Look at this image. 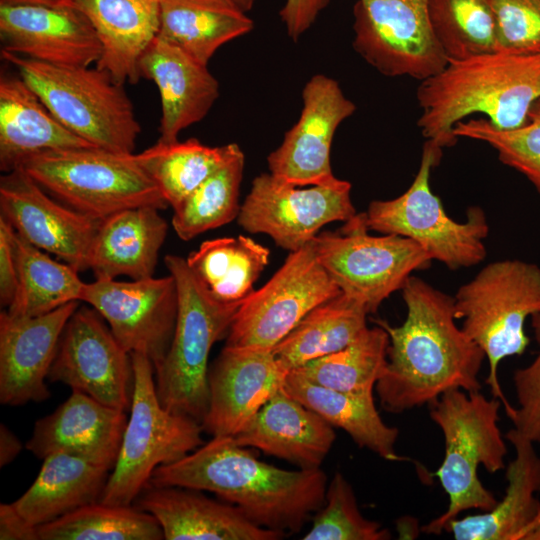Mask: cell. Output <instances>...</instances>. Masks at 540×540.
<instances>
[{"mask_svg":"<svg viewBox=\"0 0 540 540\" xmlns=\"http://www.w3.org/2000/svg\"><path fill=\"white\" fill-rule=\"evenodd\" d=\"M73 301L43 315L0 313V402L19 406L50 397L45 383L63 330L78 308Z\"/></svg>","mask_w":540,"mask_h":540,"instance_id":"obj_21","label":"cell"},{"mask_svg":"<svg viewBox=\"0 0 540 540\" xmlns=\"http://www.w3.org/2000/svg\"><path fill=\"white\" fill-rule=\"evenodd\" d=\"M233 438L240 446L259 449L300 469H318L336 434L332 425L282 387Z\"/></svg>","mask_w":540,"mask_h":540,"instance_id":"obj_25","label":"cell"},{"mask_svg":"<svg viewBox=\"0 0 540 540\" xmlns=\"http://www.w3.org/2000/svg\"><path fill=\"white\" fill-rule=\"evenodd\" d=\"M455 137L485 142L499 160L524 175L540 194V98L531 106L527 122L521 127L501 130L486 118L458 122Z\"/></svg>","mask_w":540,"mask_h":540,"instance_id":"obj_41","label":"cell"},{"mask_svg":"<svg viewBox=\"0 0 540 540\" xmlns=\"http://www.w3.org/2000/svg\"><path fill=\"white\" fill-rule=\"evenodd\" d=\"M244 165L239 150L173 208L172 226L180 239L189 241L238 217Z\"/></svg>","mask_w":540,"mask_h":540,"instance_id":"obj_39","label":"cell"},{"mask_svg":"<svg viewBox=\"0 0 540 540\" xmlns=\"http://www.w3.org/2000/svg\"><path fill=\"white\" fill-rule=\"evenodd\" d=\"M496 23V51L540 54V0H490Z\"/></svg>","mask_w":540,"mask_h":540,"instance_id":"obj_43","label":"cell"},{"mask_svg":"<svg viewBox=\"0 0 540 540\" xmlns=\"http://www.w3.org/2000/svg\"><path fill=\"white\" fill-rule=\"evenodd\" d=\"M94 27L102 45L96 67L119 84H135L139 60L158 35L159 0H73Z\"/></svg>","mask_w":540,"mask_h":540,"instance_id":"obj_28","label":"cell"},{"mask_svg":"<svg viewBox=\"0 0 540 540\" xmlns=\"http://www.w3.org/2000/svg\"><path fill=\"white\" fill-rule=\"evenodd\" d=\"M351 183L336 178L328 184L296 186L270 173L254 178L241 205L238 224L250 233L269 235L276 245L297 251L319 230L356 214Z\"/></svg>","mask_w":540,"mask_h":540,"instance_id":"obj_14","label":"cell"},{"mask_svg":"<svg viewBox=\"0 0 540 540\" xmlns=\"http://www.w3.org/2000/svg\"><path fill=\"white\" fill-rule=\"evenodd\" d=\"M530 318L539 350L528 365L513 374L517 406L509 418L513 428L534 444H540V311Z\"/></svg>","mask_w":540,"mask_h":540,"instance_id":"obj_44","label":"cell"},{"mask_svg":"<svg viewBox=\"0 0 540 540\" xmlns=\"http://www.w3.org/2000/svg\"><path fill=\"white\" fill-rule=\"evenodd\" d=\"M453 298L462 329L488 361L486 383L509 417L514 407L501 389L498 367L505 358L522 354L530 343L524 326L540 311V267L517 259L493 261L461 285Z\"/></svg>","mask_w":540,"mask_h":540,"instance_id":"obj_7","label":"cell"},{"mask_svg":"<svg viewBox=\"0 0 540 540\" xmlns=\"http://www.w3.org/2000/svg\"><path fill=\"white\" fill-rule=\"evenodd\" d=\"M428 17L448 62L496 51V23L490 0H428Z\"/></svg>","mask_w":540,"mask_h":540,"instance_id":"obj_40","label":"cell"},{"mask_svg":"<svg viewBox=\"0 0 540 540\" xmlns=\"http://www.w3.org/2000/svg\"><path fill=\"white\" fill-rule=\"evenodd\" d=\"M270 250L250 237H222L202 242L186 262L208 291L225 303H242L269 263Z\"/></svg>","mask_w":540,"mask_h":540,"instance_id":"obj_34","label":"cell"},{"mask_svg":"<svg viewBox=\"0 0 540 540\" xmlns=\"http://www.w3.org/2000/svg\"><path fill=\"white\" fill-rule=\"evenodd\" d=\"M13 235V227L0 216V302L5 307L12 303L18 285Z\"/></svg>","mask_w":540,"mask_h":540,"instance_id":"obj_46","label":"cell"},{"mask_svg":"<svg viewBox=\"0 0 540 540\" xmlns=\"http://www.w3.org/2000/svg\"><path fill=\"white\" fill-rule=\"evenodd\" d=\"M340 292L311 241L290 252L271 279L241 303L225 345L273 350L306 314Z\"/></svg>","mask_w":540,"mask_h":540,"instance_id":"obj_12","label":"cell"},{"mask_svg":"<svg viewBox=\"0 0 540 540\" xmlns=\"http://www.w3.org/2000/svg\"><path fill=\"white\" fill-rule=\"evenodd\" d=\"M73 0H0V4H27L44 6H72Z\"/></svg>","mask_w":540,"mask_h":540,"instance_id":"obj_49","label":"cell"},{"mask_svg":"<svg viewBox=\"0 0 540 540\" xmlns=\"http://www.w3.org/2000/svg\"><path fill=\"white\" fill-rule=\"evenodd\" d=\"M39 540H161L163 530L150 513L132 505L102 502L80 507L37 527Z\"/></svg>","mask_w":540,"mask_h":540,"instance_id":"obj_38","label":"cell"},{"mask_svg":"<svg viewBox=\"0 0 540 540\" xmlns=\"http://www.w3.org/2000/svg\"><path fill=\"white\" fill-rule=\"evenodd\" d=\"M441 157L442 150L426 141L412 184L394 199L372 201L365 212L366 221L370 230L409 238L432 261L458 270L485 259L484 240L489 234V224L479 206L468 208L464 222L448 216L430 186L431 170L440 163Z\"/></svg>","mask_w":540,"mask_h":540,"instance_id":"obj_10","label":"cell"},{"mask_svg":"<svg viewBox=\"0 0 540 540\" xmlns=\"http://www.w3.org/2000/svg\"><path fill=\"white\" fill-rule=\"evenodd\" d=\"M130 355L131 414L100 500L110 505H131L157 467L176 462L203 444L200 422L161 405L149 357L140 352Z\"/></svg>","mask_w":540,"mask_h":540,"instance_id":"obj_9","label":"cell"},{"mask_svg":"<svg viewBox=\"0 0 540 540\" xmlns=\"http://www.w3.org/2000/svg\"><path fill=\"white\" fill-rule=\"evenodd\" d=\"M302 102L298 121L267 157L269 173L296 186L328 184L337 178L330 162L335 132L356 106L339 83L324 74L307 81Z\"/></svg>","mask_w":540,"mask_h":540,"instance_id":"obj_18","label":"cell"},{"mask_svg":"<svg viewBox=\"0 0 540 540\" xmlns=\"http://www.w3.org/2000/svg\"><path fill=\"white\" fill-rule=\"evenodd\" d=\"M330 0H285L279 11L287 35L297 41L317 20Z\"/></svg>","mask_w":540,"mask_h":540,"instance_id":"obj_45","label":"cell"},{"mask_svg":"<svg viewBox=\"0 0 540 540\" xmlns=\"http://www.w3.org/2000/svg\"><path fill=\"white\" fill-rule=\"evenodd\" d=\"M138 69L160 93L162 142L178 140L182 130L201 121L220 94L219 82L206 64L159 35L142 54Z\"/></svg>","mask_w":540,"mask_h":540,"instance_id":"obj_23","label":"cell"},{"mask_svg":"<svg viewBox=\"0 0 540 540\" xmlns=\"http://www.w3.org/2000/svg\"><path fill=\"white\" fill-rule=\"evenodd\" d=\"M109 471L79 456L51 453L43 459L33 484L13 505L29 524L38 527L99 502Z\"/></svg>","mask_w":540,"mask_h":540,"instance_id":"obj_30","label":"cell"},{"mask_svg":"<svg viewBox=\"0 0 540 540\" xmlns=\"http://www.w3.org/2000/svg\"><path fill=\"white\" fill-rule=\"evenodd\" d=\"M236 5H238L245 12H249L257 2V0H232Z\"/></svg>","mask_w":540,"mask_h":540,"instance_id":"obj_50","label":"cell"},{"mask_svg":"<svg viewBox=\"0 0 540 540\" xmlns=\"http://www.w3.org/2000/svg\"><path fill=\"white\" fill-rule=\"evenodd\" d=\"M388 333L368 326L346 347L293 369L305 379L343 392H373L387 365Z\"/></svg>","mask_w":540,"mask_h":540,"instance_id":"obj_37","label":"cell"},{"mask_svg":"<svg viewBox=\"0 0 540 540\" xmlns=\"http://www.w3.org/2000/svg\"><path fill=\"white\" fill-rule=\"evenodd\" d=\"M81 301L107 321L127 352L147 355L154 368L161 363L178 314V290L171 274L132 281L95 279L85 284Z\"/></svg>","mask_w":540,"mask_h":540,"instance_id":"obj_15","label":"cell"},{"mask_svg":"<svg viewBox=\"0 0 540 540\" xmlns=\"http://www.w3.org/2000/svg\"><path fill=\"white\" fill-rule=\"evenodd\" d=\"M365 308L340 292L306 314L274 348L288 372L349 345L366 327Z\"/></svg>","mask_w":540,"mask_h":540,"instance_id":"obj_33","label":"cell"},{"mask_svg":"<svg viewBox=\"0 0 540 540\" xmlns=\"http://www.w3.org/2000/svg\"><path fill=\"white\" fill-rule=\"evenodd\" d=\"M54 116L91 145L133 153L141 127L122 84L98 67L65 66L1 51Z\"/></svg>","mask_w":540,"mask_h":540,"instance_id":"obj_6","label":"cell"},{"mask_svg":"<svg viewBox=\"0 0 540 540\" xmlns=\"http://www.w3.org/2000/svg\"><path fill=\"white\" fill-rule=\"evenodd\" d=\"M501 404L480 390L454 389L429 405L430 418L444 438V457L434 475L448 496V507L423 526L422 532L439 535L462 512H487L497 504L480 481L478 470L483 466L493 474L505 468L507 446L498 425Z\"/></svg>","mask_w":540,"mask_h":540,"instance_id":"obj_4","label":"cell"},{"mask_svg":"<svg viewBox=\"0 0 540 540\" xmlns=\"http://www.w3.org/2000/svg\"><path fill=\"white\" fill-rule=\"evenodd\" d=\"M283 388L330 425L344 430L359 447L385 460L403 459L395 450L399 430L383 421L376 408L373 392L330 389L312 383L294 370L288 372Z\"/></svg>","mask_w":540,"mask_h":540,"instance_id":"obj_31","label":"cell"},{"mask_svg":"<svg viewBox=\"0 0 540 540\" xmlns=\"http://www.w3.org/2000/svg\"><path fill=\"white\" fill-rule=\"evenodd\" d=\"M1 540H39L37 527L29 524L13 503L0 505Z\"/></svg>","mask_w":540,"mask_h":540,"instance_id":"obj_47","label":"cell"},{"mask_svg":"<svg viewBox=\"0 0 540 540\" xmlns=\"http://www.w3.org/2000/svg\"><path fill=\"white\" fill-rule=\"evenodd\" d=\"M48 379L104 405L123 411L131 407V355L92 307L77 308L69 318Z\"/></svg>","mask_w":540,"mask_h":540,"instance_id":"obj_16","label":"cell"},{"mask_svg":"<svg viewBox=\"0 0 540 540\" xmlns=\"http://www.w3.org/2000/svg\"><path fill=\"white\" fill-rule=\"evenodd\" d=\"M353 47L388 77L419 81L448 63L429 22L428 0H356Z\"/></svg>","mask_w":540,"mask_h":540,"instance_id":"obj_13","label":"cell"},{"mask_svg":"<svg viewBox=\"0 0 540 540\" xmlns=\"http://www.w3.org/2000/svg\"><path fill=\"white\" fill-rule=\"evenodd\" d=\"M540 98V54L501 51L449 61L437 74L422 80L417 100L422 110L417 125L426 141L443 150L457 142L454 126L481 114L496 128L510 130L528 120Z\"/></svg>","mask_w":540,"mask_h":540,"instance_id":"obj_3","label":"cell"},{"mask_svg":"<svg viewBox=\"0 0 540 540\" xmlns=\"http://www.w3.org/2000/svg\"><path fill=\"white\" fill-rule=\"evenodd\" d=\"M168 224L152 206L119 211L99 225L90 256L95 279L153 277Z\"/></svg>","mask_w":540,"mask_h":540,"instance_id":"obj_29","label":"cell"},{"mask_svg":"<svg viewBox=\"0 0 540 540\" xmlns=\"http://www.w3.org/2000/svg\"><path fill=\"white\" fill-rule=\"evenodd\" d=\"M159 7L158 35L206 65L222 45L254 28L232 0H159Z\"/></svg>","mask_w":540,"mask_h":540,"instance_id":"obj_32","label":"cell"},{"mask_svg":"<svg viewBox=\"0 0 540 540\" xmlns=\"http://www.w3.org/2000/svg\"><path fill=\"white\" fill-rule=\"evenodd\" d=\"M515 450L506 469L507 488L493 509L452 520L446 532L456 540L529 539L540 527V456L515 428L506 433Z\"/></svg>","mask_w":540,"mask_h":540,"instance_id":"obj_26","label":"cell"},{"mask_svg":"<svg viewBox=\"0 0 540 540\" xmlns=\"http://www.w3.org/2000/svg\"><path fill=\"white\" fill-rule=\"evenodd\" d=\"M95 147L67 129L18 75L0 77V169L6 173L40 152Z\"/></svg>","mask_w":540,"mask_h":540,"instance_id":"obj_27","label":"cell"},{"mask_svg":"<svg viewBox=\"0 0 540 540\" xmlns=\"http://www.w3.org/2000/svg\"><path fill=\"white\" fill-rule=\"evenodd\" d=\"M365 212L356 213L336 232L325 231L312 240L316 256L340 291L361 304L368 314L401 290L432 259L409 238L369 234Z\"/></svg>","mask_w":540,"mask_h":540,"instance_id":"obj_11","label":"cell"},{"mask_svg":"<svg viewBox=\"0 0 540 540\" xmlns=\"http://www.w3.org/2000/svg\"><path fill=\"white\" fill-rule=\"evenodd\" d=\"M149 484L212 492L257 525L287 535L298 533L323 506L328 482L321 468H278L232 436H213L178 461L157 467Z\"/></svg>","mask_w":540,"mask_h":540,"instance_id":"obj_2","label":"cell"},{"mask_svg":"<svg viewBox=\"0 0 540 540\" xmlns=\"http://www.w3.org/2000/svg\"><path fill=\"white\" fill-rule=\"evenodd\" d=\"M13 244L18 285L13 301L7 307L8 313L34 317L69 302L81 301L86 283L80 279L77 270L53 260L15 230Z\"/></svg>","mask_w":540,"mask_h":540,"instance_id":"obj_36","label":"cell"},{"mask_svg":"<svg viewBox=\"0 0 540 540\" xmlns=\"http://www.w3.org/2000/svg\"><path fill=\"white\" fill-rule=\"evenodd\" d=\"M391 534L365 518L352 485L336 472L327 485L323 506L316 512L303 540H388Z\"/></svg>","mask_w":540,"mask_h":540,"instance_id":"obj_42","label":"cell"},{"mask_svg":"<svg viewBox=\"0 0 540 540\" xmlns=\"http://www.w3.org/2000/svg\"><path fill=\"white\" fill-rule=\"evenodd\" d=\"M401 290L404 322L374 320L389 337L387 365L375 386L382 407L402 413L430 405L450 390H481L478 376L486 357L457 326L453 296L414 275Z\"/></svg>","mask_w":540,"mask_h":540,"instance_id":"obj_1","label":"cell"},{"mask_svg":"<svg viewBox=\"0 0 540 540\" xmlns=\"http://www.w3.org/2000/svg\"><path fill=\"white\" fill-rule=\"evenodd\" d=\"M22 444L16 435L4 424L0 425V466L11 463L21 452Z\"/></svg>","mask_w":540,"mask_h":540,"instance_id":"obj_48","label":"cell"},{"mask_svg":"<svg viewBox=\"0 0 540 540\" xmlns=\"http://www.w3.org/2000/svg\"><path fill=\"white\" fill-rule=\"evenodd\" d=\"M20 167L52 197L99 220L125 209L169 206L134 153L97 147L49 150Z\"/></svg>","mask_w":540,"mask_h":540,"instance_id":"obj_8","label":"cell"},{"mask_svg":"<svg viewBox=\"0 0 540 540\" xmlns=\"http://www.w3.org/2000/svg\"><path fill=\"white\" fill-rule=\"evenodd\" d=\"M1 215L37 248L54 254L78 272L90 269L92 246L102 220L61 203L23 168L0 178Z\"/></svg>","mask_w":540,"mask_h":540,"instance_id":"obj_17","label":"cell"},{"mask_svg":"<svg viewBox=\"0 0 540 540\" xmlns=\"http://www.w3.org/2000/svg\"><path fill=\"white\" fill-rule=\"evenodd\" d=\"M287 374L273 350L225 345L208 372L209 405L201 422L203 431L234 437L283 387Z\"/></svg>","mask_w":540,"mask_h":540,"instance_id":"obj_20","label":"cell"},{"mask_svg":"<svg viewBox=\"0 0 540 540\" xmlns=\"http://www.w3.org/2000/svg\"><path fill=\"white\" fill-rule=\"evenodd\" d=\"M127 421L125 411L72 390L54 412L36 421L26 448L39 459L65 452L111 470Z\"/></svg>","mask_w":540,"mask_h":540,"instance_id":"obj_22","label":"cell"},{"mask_svg":"<svg viewBox=\"0 0 540 540\" xmlns=\"http://www.w3.org/2000/svg\"><path fill=\"white\" fill-rule=\"evenodd\" d=\"M136 507L153 515L166 540H279L285 534L252 522L237 506L198 490L147 484Z\"/></svg>","mask_w":540,"mask_h":540,"instance_id":"obj_24","label":"cell"},{"mask_svg":"<svg viewBox=\"0 0 540 540\" xmlns=\"http://www.w3.org/2000/svg\"><path fill=\"white\" fill-rule=\"evenodd\" d=\"M2 50L37 61L85 66L102 45L88 18L74 6L0 4Z\"/></svg>","mask_w":540,"mask_h":540,"instance_id":"obj_19","label":"cell"},{"mask_svg":"<svg viewBox=\"0 0 540 540\" xmlns=\"http://www.w3.org/2000/svg\"><path fill=\"white\" fill-rule=\"evenodd\" d=\"M164 262L176 281L178 314L169 350L154 368L156 393L165 409L201 423L209 405V353L227 336L241 303L216 299L185 258L169 254Z\"/></svg>","mask_w":540,"mask_h":540,"instance_id":"obj_5","label":"cell"},{"mask_svg":"<svg viewBox=\"0 0 540 540\" xmlns=\"http://www.w3.org/2000/svg\"><path fill=\"white\" fill-rule=\"evenodd\" d=\"M241 148L236 143L211 147L196 138L157 141L134 157L175 208Z\"/></svg>","mask_w":540,"mask_h":540,"instance_id":"obj_35","label":"cell"}]
</instances>
